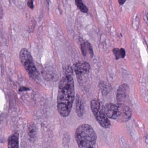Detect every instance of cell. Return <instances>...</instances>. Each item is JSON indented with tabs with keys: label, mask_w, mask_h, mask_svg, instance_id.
Instances as JSON below:
<instances>
[{
	"label": "cell",
	"mask_w": 148,
	"mask_h": 148,
	"mask_svg": "<svg viewBox=\"0 0 148 148\" xmlns=\"http://www.w3.org/2000/svg\"><path fill=\"white\" fill-rule=\"evenodd\" d=\"M75 99L74 79L70 75H66L60 80L57 97V110L63 117L70 114Z\"/></svg>",
	"instance_id": "obj_1"
},
{
	"label": "cell",
	"mask_w": 148,
	"mask_h": 148,
	"mask_svg": "<svg viewBox=\"0 0 148 148\" xmlns=\"http://www.w3.org/2000/svg\"><path fill=\"white\" fill-rule=\"evenodd\" d=\"M103 111L107 117L121 123L129 121L132 116V110L123 103H106Z\"/></svg>",
	"instance_id": "obj_2"
},
{
	"label": "cell",
	"mask_w": 148,
	"mask_h": 148,
	"mask_svg": "<svg viewBox=\"0 0 148 148\" xmlns=\"http://www.w3.org/2000/svg\"><path fill=\"white\" fill-rule=\"evenodd\" d=\"M75 138L79 148H88L95 145L97 136L90 125L83 124L76 129Z\"/></svg>",
	"instance_id": "obj_3"
},
{
	"label": "cell",
	"mask_w": 148,
	"mask_h": 148,
	"mask_svg": "<svg viewBox=\"0 0 148 148\" xmlns=\"http://www.w3.org/2000/svg\"><path fill=\"white\" fill-rule=\"evenodd\" d=\"M21 62L30 77L36 79L39 77V73L36 67L33 58L29 51L26 48L21 49L19 53Z\"/></svg>",
	"instance_id": "obj_4"
},
{
	"label": "cell",
	"mask_w": 148,
	"mask_h": 148,
	"mask_svg": "<svg viewBox=\"0 0 148 148\" xmlns=\"http://www.w3.org/2000/svg\"><path fill=\"white\" fill-rule=\"evenodd\" d=\"M129 88L127 84H123L120 86L117 91L116 99L120 103H123L128 98Z\"/></svg>",
	"instance_id": "obj_5"
},
{
	"label": "cell",
	"mask_w": 148,
	"mask_h": 148,
	"mask_svg": "<svg viewBox=\"0 0 148 148\" xmlns=\"http://www.w3.org/2000/svg\"><path fill=\"white\" fill-rule=\"evenodd\" d=\"M74 68L76 75L81 76L89 73L90 66L89 64L86 62H78L74 65Z\"/></svg>",
	"instance_id": "obj_6"
},
{
	"label": "cell",
	"mask_w": 148,
	"mask_h": 148,
	"mask_svg": "<svg viewBox=\"0 0 148 148\" xmlns=\"http://www.w3.org/2000/svg\"><path fill=\"white\" fill-rule=\"evenodd\" d=\"M96 121L101 127L104 128H108L110 126V122L108 117L102 109H100L95 114Z\"/></svg>",
	"instance_id": "obj_7"
},
{
	"label": "cell",
	"mask_w": 148,
	"mask_h": 148,
	"mask_svg": "<svg viewBox=\"0 0 148 148\" xmlns=\"http://www.w3.org/2000/svg\"><path fill=\"white\" fill-rule=\"evenodd\" d=\"M82 53L83 56L85 57L92 58L94 56L93 49L90 43L85 42L82 44L81 47Z\"/></svg>",
	"instance_id": "obj_8"
},
{
	"label": "cell",
	"mask_w": 148,
	"mask_h": 148,
	"mask_svg": "<svg viewBox=\"0 0 148 148\" xmlns=\"http://www.w3.org/2000/svg\"><path fill=\"white\" fill-rule=\"evenodd\" d=\"M8 148H19V134L17 132L14 133L9 137L8 140Z\"/></svg>",
	"instance_id": "obj_9"
},
{
	"label": "cell",
	"mask_w": 148,
	"mask_h": 148,
	"mask_svg": "<svg viewBox=\"0 0 148 148\" xmlns=\"http://www.w3.org/2000/svg\"><path fill=\"white\" fill-rule=\"evenodd\" d=\"M75 110L76 114L79 117H82L84 114V106L79 96H76V99Z\"/></svg>",
	"instance_id": "obj_10"
},
{
	"label": "cell",
	"mask_w": 148,
	"mask_h": 148,
	"mask_svg": "<svg viewBox=\"0 0 148 148\" xmlns=\"http://www.w3.org/2000/svg\"><path fill=\"white\" fill-rule=\"evenodd\" d=\"M91 110L94 115L95 114L101 109V103L99 100L94 99L90 103Z\"/></svg>",
	"instance_id": "obj_11"
},
{
	"label": "cell",
	"mask_w": 148,
	"mask_h": 148,
	"mask_svg": "<svg viewBox=\"0 0 148 148\" xmlns=\"http://www.w3.org/2000/svg\"><path fill=\"white\" fill-rule=\"evenodd\" d=\"M113 53L115 56L116 60L122 59L126 56V52L123 48H115L113 49Z\"/></svg>",
	"instance_id": "obj_12"
},
{
	"label": "cell",
	"mask_w": 148,
	"mask_h": 148,
	"mask_svg": "<svg viewBox=\"0 0 148 148\" xmlns=\"http://www.w3.org/2000/svg\"><path fill=\"white\" fill-rule=\"evenodd\" d=\"M28 134L31 140H34L36 136V129L35 126L33 124L30 125L28 127Z\"/></svg>",
	"instance_id": "obj_13"
},
{
	"label": "cell",
	"mask_w": 148,
	"mask_h": 148,
	"mask_svg": "<svg viewBox=\"0 0 148 148\" xmlns=\"http://www.w3.org/2000/svg\"><path fill=\"white\" fill-rule=\"evenodd\" d=\"M75 2L77 8L81 12L84 13H87L88 11V8L83 3L82 0H75Z\"/></svg>",
	"instance_id": "obj_14"
},
{
	"label": "cell",
	"mask_w": 148,
	"mask_h": 148,
	"mask_svg": "<svg viewBox=\"0 0 148 148\" xmlns=\"http://www.w3.org/2000/svg\"><path fill=\"white\" fill-rule=\"evenodd\" d=\"M34 0H28V5L30 9H33L34 8Z\"/></svg>",
	"instance_id": "obj_15"
},
{
	"label": "cell",
	"mask_w": 148,
	"mask_h": 148,
	"mask_svg": "<svg viewBox=\"0 0 148 148\" xmlns=\"http://www.w3.org/2000/svg\"><path fill=\"white\" fill-rule=\"evenodd\" d=\"M119 3L120 5H122L125 3V2L126 1V0H118Z\"/></svg>",
	"instance_id": "obj_16"
},
{
	"label": "cell",
	"mask_w": 148,
	"mask_h": 148,
	"mask_svg": "<svg viewBox=\"0 0 148 148\" xmlns=\"http://www.w3.org/2000/svg\"><path fill=\"white\" fill-rule=\"evenodd\" d=\"M47 1L48 2L49 1V0H47Z\"/></svg>",
	"instance_id": "obj_17"
},
{
	"label": "cell",
	"mask_w": 148,
	"mask_h": 148,
	"mask_svg": "<svg viewBox=\"0 0 148 148\" xmlns=\"http://www.w3.org/2000/svg\"><path fill=\"white\" fill-rule=\"evenodd\" d=\"M88 148H93V147H90Z\"/></svg>",
	"instance_id": "obj_18"
}]
</instances>
